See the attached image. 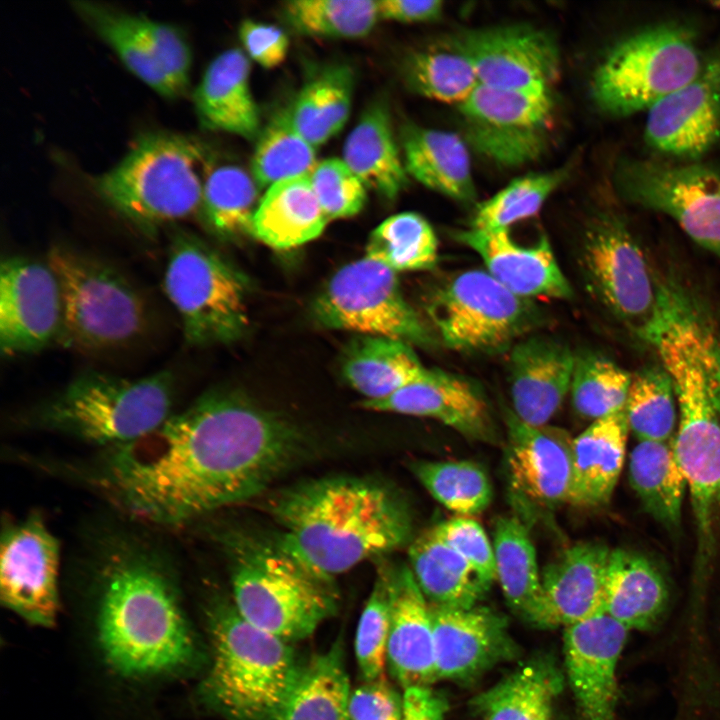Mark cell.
<instances>
[{"mask_svg":"<svg viewBox=\"0 0 720 720\" xmlns=\"http://www.w3.org/2000/svg\"><path fill=\"white\" fill-rule=\"evenodd\" d=\"M307 448L288 419L214 389L138 440L39 466L87 488L122 517L178 528L261 493Z\"/></svg>","mask_w":720,"mask_h":720,"instance_id":"cell-1","label":"cell"},{"mask_svg":"<svg viewBox=\"0 0 720 720\" xmlns=\"http://www.w3.org/2000/svg\"><path fill=\"white\" fill-rule=\"evenodd\" d=\"M145 526L122 517L87 527L73 561L96 593L106 659L129 676L177 669L196 653L177 561Z\"/></svg>","mask_w":720,"mask_h":720,"instance_id":"cell-2","label":"cell"},{"mask_svg":"<svg viewBox=\"0 0 720 720\" xmlns=\"http://www.w3.org/2000/svg\"><path fill=\"white\" fill-rule=\"evenodd\" d=\"M269 511L280 526L277 544L329 581L357 564L411 542L406 503L373 479L330 477L277 493Z\"/></svg>","mask_w":720,"mask_h":720,"instance_id":"cell-3","label":"cell"},{"mask_svg":"<svg viewBox=\"0 0 720 720\" xmlns=\"http://www.w3.org/2000/svg\"><path fill=\"white\" fill-rule=\"evenodd\" d=\"M648 344L674 386L675 451L706 554L720 503V336L693 298L677 294L665 303Z\"/></svg>","mask_w":720,"mask_h":720,"instance_id":"cell-4","label":"cell"},{"mask_svg":"<svg viewBox=\"0 0 720 720\" xmlns=\"http://www.w3.org/2000/svg\"><path fill=\"white\" fill-rule=\"evenodd\" d=\"M175 397L176 376L168 369L140 378L86 371L21 413L16 424L101 450L156 430L175 412Z\"/></svg>","mask_w":720,"mask_h":720,"instance_id":"cell-5","label":"cell"},{"mask_svg":"<svg viewBox=\"0 0 720 720\" xmlns=\"http://www.w3.org/2000/svg\"><path fill=\"white\" fill-rule=\"evenodd\" d=\"M212 160L208 146L194 136L146 132L93 185L109 207L152 235L164 224L199 212Z\"/></svg>","mask_w":720,"mask_h":720,"instance_id":"cell-6","label":"cell"},{"mask_svg":"<svg viewBox=\"0 0 720 720\" xmlns=\"http://www.w3.org/2000/svg\"><path fill=\"white\" fill-rule=\"evenodd\" d=\"M233 604L254 627L285 642L309 637L337 608L333 581L321 578L277 542L221 533Z\"/></svg>","mask_w":720,"mask_h":720,"instance_id":"cell-7","label":"cell"},{"mask_svg":"<svg viewBox=\"0 0 720 720\" xmlns=\"http://www.w3.org/2000/svg\"><path fill=\"white\" fill-rule=\"evenodd\" d=\"M208 616V702L231 720H282L301 667L289 643L248 623L233 602L214 601Z\"/></svg>","mask_w":720,"mask_h":720,"instance_id":"cell-8","label":"cell"},{"mask_svg":"<svg viewBox=\"0 0 720 720\" xmlns=\"http://www.w3.org/2000/svg\"><path fill=\"white\" fill-rule=\"evenodd\" d=\"M47 264L60 290L61 344L87 353L107 352L146 334L147 303L116 267L64 245L50 249Z\"/></svg>","mask_w":720,"mask_h":720,"instance_id":"cell-9","label":"cell"},{"mask_svg":"<svg viewBox=\"0 0 720 720\" xmlns=\"http://www.w3.org/2000/svg\"><path fill=\"white\" fill-rule=\"evenodd\" d=\"M164 290L191 347L228 344L248 330L247 284L241 273L196 235L172 234Z\"/></svg>","mask_w":720,"mask_h":720,"instance_id":"cell-10","label":"cell"},{"mask_svg":"<svg viewBox=\"0 0 720 720\" xmlns=\"http://www.w3.org/2000/svg\"><path fill=\"white\" fill-rule=\"evenodd\" d=\"M704 60L687 28H645L617 42L602 58L591 80L592 99L614 117L647 111L694 79Z\"/></svg>","mask_w":720,"mask_h":720,"instance_id":"cell-11","label":"cell"},{"mask_svg":"<svg viewBox=\"0 0 720 720\" xmlns=\"http://www.w3.org/2000/svg\"><path fill=\"white\" fill-rule=\"evenodd\" d=\"M426 311L447 347L471 353L504 350L539 320L530 299L481 269L465 270L437 285L427 297Z\"/></svg>","mask_w":720,"mask_h":720,"instance_id":"cell-12","label":"cell"},{"mask_svg":"<svg viewBox=\"0 0 720 720\" xmlns=\"http://www.w3.org/2000/svg\"><path fill=\"white\" fill-rule=\"evenodd\" d=\"M581 265L598 300L647 342L661 312L666 281L657 277L619 218L605 214L592 221L584 235Z\"/></svg>","mask_w":720,"mask_h":720,"instance_id":"cell-13","label":"cell"},{"mask_svg":"<svg viewBox=\"0 0 720 720\" xmlns=\"http://www.w3.org/2000/svg\"><path fill=\"white\" fill-rule=\"evenodd\" d=\"M314 320L327 329L382 336L428 346L432 335L407 302L397 273L366 256L341 267L312 305Z\"/></svg>","mask_w":720,"mask_h":720,"instance_id":"cell-14","label":"cell"},{"mask_svg":"<svg viewBox=\"0 0 720 720\" xmlns=\"http://www.w3.org/2000/svg\"><path fill=\"white\" fill-rule=\"evenodd\" d=\"M617 184L635 205L665 214L720 259V172L699 163L625 161Z\"/></svg>","mask_w":720,"mask_h":720,"instance_id":"cell-15","label":"cell"},{"mask_svg":"<svg viewBox=\"0 0 720 720\" xmlns=\"http://www.w3.org/2000/svg\"><path fill=\"white\" fill-rule=\"evenodd\" d=\"M458 108L466 142L487 159L519 166L544 152L554 114L551 88L504 90L479 84Z\"/></svg>","mask_w":720,"mask_h":720,"instance_id":"cell-16","label":"cell"},{"mask_svg":"<svg viewBox=\"0 0 720 720\" xmlns=\"http://www.w3.org/2000/svg\"><path fill=\"white\" fill-rule=\"evenodd\" d=\"M72 7L126 68L155 92L174 98L186 91L191 51L177 27L93 1H73Z\"/></svg>","mask_w":720,"mask_h":720,"instance_id":"cell-17","label":"cell"},{"mask_svg":"<svg viewBox=\"0 0 720 720\" xmlns=\"http://www.w3.org/2000/svg\"><path fill=\"white\" fill-rule=\"evenodd\" d=\"M61 545L39 511L2 520L0 600L27 622L52 627L60 608Z\"/></svg>","mask_w":720,"mask_h":720,"instance_id":"cell-18","label":"cell"},{"mask_svg":"<svg viewBox=\"0 0 720 720\" xmlns=\"http://www.w3.org/2000/svg\"><path fill=\"white\" fill-rule=\"evenodd\" d=\"M471 61L479 84L504 90L551 88L560 55L552 36L528 25L462 32L450 40Z\"/></svg>","mask_w":720,"mask_h":720,"instance_id":"cell-19","label":"cell"},{"mask_svg":"<svg viewBox=\"0 0 720 720\" xmlns=\"http://www.w3.org/2000/svg\"><path fill=\"white\" fill-rule=\"evenodd\" d=\"M61 296L48 264L12 256L0 268V350L17 356L38 352L58 341Z\"/></svg>","mask_w":720,"mask_h":720,"instance_id":"cell-20","label":"cell"},{"mask_svg":"<svg viewBox=\"0 0 720 720\" xmlns=\"http://www.w3.org/2000/svg\"><path fill=\"white\" fill-rule=\"evenodd\" d=\"M646 143L675 157L694 159L720 138V56L704 60L697 76L647 110Z\"/></svg>","mask_w":720,"mask_h":720,"instance_id":"cell-21","label":"cell"},{"mask_svg":"<svg viewBox=\"0 0 720 720\" xmlns=\"http://www.w3.org/2000/svg\"><path fill=\"white\" fill-rule=\"evenodd\" d=\"M628 632L605 612L565 626L566 672L584 720H616V671Z\"/></svg>","mask_w":720,"mask_h":720,"instance_id":"cell-22","label":"cell"},{"mask_svg":"<svg viewBox=\"0 0 720 720\" xmlns=\"http://www.w3.org/2000/svg\"><path fill=\"white\" fill-rule=\"evenodd\" d=\"M430 614L438 680L471 681L516 654L506 619L488 607L430 605Z\"/></svg>","mask_w":720,"mask_h":720,"instance_id":"cell-23","label":"cell"},{"mask_svg":"<svg viewBox=\"0 0 720 720\" xmlns=\"http://www.w3.org/2000/svg\"><path fill=\"white\" fill-rule=\"evenodd\" d=\"M506 460L513 490L542 507L567 503L573 469L574 438L564 429L531 425L506 409Z\"/></svg>","mask_w":720,"mask_h":720,"instance_id":"cell-24","label":"cell"},{"mask_svg":"<svg viewBox=\"0 0 720 720\" xmlns=\"http://www.w3.org/2000/svg\"><path fill=\"white\" fill-rule=\"evenodd\" d=\"M362 407L429 417L463 436L491 442L495 430L488 406L479 390L466 378L441 369H427L421 377L378 400H364Z\"/></svg>","mask_w":720,"mask_h":720,"instance_id":"cell-25","label":"cell"},{"mask_svg":"<svg viewBox=\"0 0 720 720\" xmlns=\"http://www.w3.org/2000/svg\"><path fill=\"white\" fill-rule=\"evenodd\" d=\"M388 580L390 673L403 689L429 686L438 680L429 602L409 566H388Z\"/></svg>","mask_w":720,"mask_h":720,"instance_id":"cell-26","label":"cell"},{"mask_svg":"<svg viewBox=\"0 0 720 720\" xmlns=\"http://www.w3.org/2000/svg\"><path fill=\"white\" fill-rule=\"evenodd\" d=\"M574 362L570 348L551 337L514 343L508 357L512 412L525 423L548 424L570 392Z\"/></svg>","mask_w":720,"mask_h":720,"instance_id":"cell-27","label":"cell"},{"mask_svg":"<svg viewBox=\"0 0 720 720\" xmlns=\"http://www.w3.org/2000/svg\"><path fill=\"white\" fill-rule=\"evenodd\" d=\"M457 238L480 256L496 281L519 297L567 299L572 295L545 236L524 246L512 238L509 228H470L458 233Z\"/></svg>","mask_w":720,"mask_h":720,"instance_id":"cell-28","label":"cell"},{"mask_svg":"<svg viewBox=\"0 0 720 720\" xmlns=\"http://www.w3.org/2000/svg\"><path fill=\"white\" fill-rule=\"evenodd\" d=\"M611 551L599 542L576 543L543 568L546 628L568 626L604 612Z\"/></svg>","mask_w":720,"mask_h":720,"instance_id":"cell-29","label":"cell"},{"mask_svg":"<svg viewBox=\"0 0 720 720\" xmlns=\"http://www.w3.org/2000/svg\"><path fill=\"white\" fill-rule=\"evenodd\" d=\"M193 101L200 122L208 129L247 140L257 138L262 130L250 87V62L240 49H227L209 63Z\"/></svg>","mask_w":720,"mask_h":720,"instance_id":"cell-30","label":"cell"},{"mask_svg":"<svg viewBox=\"0 0 720 720\" xmlns=\"http://www.w3.org/2000/svg\"><path fill=\"white\" fill-rule=\"evenodd\" d=\"M629 431L623 409L594 420L574 438L568 504L596 507L610 500L623 467Z\"/></svg>","mask_w":720,"mask_h":720,"instance_id":"cell-31","label":"cell"},{"mask_svg":"<svg viewBox=\"0 0 720 720\" xmlns=\"http://www.w3.org/2000/svg\"><path fill=\"white\" fill-rule=\"evenodd\" d=\"M408 176L425 187L461 202L476 197L466 140L456 133L408 125L402 134Z\"/></svg>","mask_w":720,"mask_h":720,"instance_id":"cell-32","label":"cell"},{"mask_svg":"<svg viewBox=\"0 0 720 720\" xmlns=\"http://www.w3.org/2000/svg\"><path fill=\"white\" fill-rule=\"evenodd\" d=\"M669 601L664 577L643 555L611 551L604 612L628 630L647 631L659 622Z\"/></svg>","mask_w":720,"mask_h":720,"instance_id":"cell-33","label":"cell"},{"mask_svg":"<svg viewBox=\"0 0 720 720\" xmlns=\"http://www.w3.org/2000/svg\"><path fill=\"white\" fill-rule=\"evenodd\" d=\"M328 222L309 175H304L267 188L253 218L252 235L269 247L290 249L318 238Z\"/></svg>","mask_w":720,"mask_h":720,"instance_id":"cell-34","label":"cell"},{"mask_svg":"<svg viewBox=\"0 0 720 720\" xmlns=\"http://www.w3.org/2000/svg\"><path fill=\"white\" fill-rule=\"evenodd\" d=\"M343 160L367 188L387 200L406 188L408 174L385 104L375 102L363 111L346 138Z\"/></svg>","mask_w":720,"mask_h":720,"instance_id":"cell-35","label":"cell"},{"mask_svg":"<svg viewBox=\"0 0 720 720\" xmlns=\"http://www.w3.org/2000/svg\"><path fill=\"white\" fill-rule=\"evenodd\" d=\"M408 555L409 567L430 605L470 608L490 588L431 528L410 542Z\"/></svg>","mask_w":720,"mask_h":720,"instance_id":"cell-36","label":"cell"},{"mask_svg":"<svg viewBox=\"0 0 720 720\" xmlns=\"http://www.w3.org/2000/svg\"><path fill=\"white\" fill-rule=\"evenodd\" d=\"M492 545L496 580L507 603L529 623L546 628L541 572L526 527L515 517H499Z\"/></svg>","mask_w":720,"mask_h":720,"instance_id":"cell-37","label":"cell"},{"mask_svg":"<svg viewBox=\"0 0 720 720\" xmlns=\"http://www.w3.org/2000/svg\"><path fill=\"white\" fill-rule=\"evenodd\" d=\"M413 346L401 340L361 335L348 346L343 376L365 400L385 398L423 375Z\"/></svg>","mask_w":720,"mask_h":720,"instance_id":"cell-38","label":"cell"},{"mask_svg":"<svg viewBox=\"0 0 720 720\" xmlns=\"http://www.w3.org/2000/svg\"><path fill=\"white\" fill-rule=\"evenodd\" d=\"M562 683L556 666L537 658L477 695L472 703L484 720H550Z\"/></svg>","mask_w":720,"mask_h":720,"instance_id":"cell-39","label":"cell"},{"mask_svg":"<svg viewBox=\"0 0 720 720\" xmlns=\"http://www.w3.org/2000/svg\"><path fill=\"white\" fill-rule=\"evenodd\" d=\"M674 438L641 440L629 456L630 484L655 520L673 528L681 520L687 480L677 459Z\"/></svg>","mask_w":720,"mask_h":720,"instance_id":"cell-40","label":"cell"},{"mask_svg":"<svg viewBox=\"0 0 720 720\" xmlns=\"http://www.w3.org/2000/svg\"><path fill=\"white\" fill-rule=\"evenodd\" d=\"M350 695L343 646L338 640L301 665L282 720H350Z\"/></svg>","mask_w":720,"mask_h":720,"instance_id":"cell-41","label":"cell"},{"mask_svg":"<svg viewBox=\"0 0 720 720\" xmlns=\"http://www.w3.org/2000/svg\"><path fill=\"white\" fill-rule=\"evenodd\" d=\"M260 189L240 166L213 165L205 179L199 210L205 225L226 240L252 235Z\"/></svg>","mask_w":720,"mask_h":720,"instance_id":"cell-42","label":"cell"},{"mask_svg":"<svg viewBox=\"0 0 720 720\" xmlns=\"http://www.w3.org/2000/svg\"><path fill=\"white\" fill-rule=\"evenodd\" d=\"M365 256L391 270L432 269L438 259V240L430 223L415 212L394 214L369 235Z\"/></svg>","mask_w":720,"mask_h":720,"instance_id":"cell-43","label":"cell"},{"mask_svg":"<svg viewBox=\"0 0 720 720\" xmlns=\"http://www.w3.org/2000/svg\"><path fill=\"white\" fill-rule=\"evenodd\" d=\"M403 72L413 91L445 103L460 105L479 85L473 64L451 41L442 48L414 52Z\"/></svg>","mask_w":720,"mask_h":720,"instance_id":"cell-44","label":"cell"},{"mask_svg":"<svg viewBox=\"0 0 720 720\" xmlns=\"http://www.w3.org/2000/svg\"><path fill=\"white\" fill-rule=\"evenodd\" d=\"M316 164V148L295 129L289 111L283 110L257 137L251 175L261 189L268 188L282 180L309 175Z\"/></svg>","mask_w":720,"mask_h":720,"instance_id":"cell-45","label":"cell"},{"mask_svg":"<svg viewBox=\"0 0 720 720\" xmlns=\"http://www.w3.org/2000/svg\"><path fill=\"white\" fill-rule=\"evenodd\" d=\"M629 430L638 441H666L675 437L678 407L673 383L660 365L632 375L624 407Z\"/></svg>","mask_w":720,"mask_h":720,"instance_id":"cell-46","label":"cell"},{"mask_svg":"<svg viewBox=\"0 0 720 720\" xmlns=\"http://www.w3.org/2000/svg\"><path fill=\"white\" fill-rule=\"evenodd\" d=\"M282 15L298 33L348 39L366 36L380 19L372 0H294Z\"/></svg>","mask_w":720,"mask_h":720,"instance_id":"cell-47","label":"cell"},{"mask_svg":"<svg viewBox=\"0 0 720 720\" xmlns=\"http://www.w3.org/2000/svg\"><path fill=\"white\" fill-rule=\"evenodd\" d=\"M412 471L431 496L457 516L472 517L491 503L490 480L472 461H420Z\"/></svg>","mask_w":720,"mask_h":720,"instance_id":"cell-48","label":"cell"},{"mask_svg":"<svg viewBox=\"0 0 720 720\" xmlns=\"http://www.w3.org/2000/svg\"><path fill=\"white\" fill-rule=\"evenodd\" d=\"M632 375L599 354L575 355L570 394L575 411L597 420L624 409Z\"/></svg>","mask_w":720,"mask_h":720,"instance_id":"cell-49","label":"cell"},{"mask_svg":"<svg viewBox=\"0 0 720 720\" xmlns=\"http://www.w3.org/2000/svg\"><path fill=\"white\" fill-rule=\"evenodd\" d=\"M568 176V168L532 173L511 181L495 195L480 203L471 229L493 230L536 215L549 196Z\"/></svg>","mask_w":720,"mask_h":720,"instance_id":"cell-50","label":"cell"},{"mask_svg":"<svg viewBox=\"0 0 720 720\" xmlns=\"http://www.w3.org/2000/svg\"><path fill=\"white\" fill-rule=\"evenodd\" d=\"M372 591L360 616L355 653L364 682L385 677L390 629L388 566L379 567Z\"/></svg>","mask_w":720,"mask_h":720,"instance_id":"cell-51","label":"cell"},{"mask_svg":"<svg viewBox=\"0 0 720 720\" xmlns=\"http://www.w3.org/2000/svg\"><path fill=\"white\" fill-rule=\"evenodd\" d=\"M309 178L329 221L355 216L364 208L368 188L343 159L317 162Z\"/></svg>","mask_w":720,"mask_h":720,"instance_id":"cell-52","label":"cell"},{"mask_svg":"<svg viewBox=\"0 0 720 720\" xmlns=\"http://www.w3.org/2000/svg\"><path fill=\"white\" fill-rule=\"evenodd\" d=\"M431 529L438 538L459 553L479 578L491 587L496 580L493 545L476 520L468 516H455Z\"/></svg>","mask_w":720,"mask_h":720,"instance_id":"cell-53","label":"cell"},{"mask_svg":"<svg viewBox=\"0 0 720 720\" xmlns=\"http://www.w3.org/2000/svg\"><path fill=\"white\" fill-rule=\"evenodd\" d=\"M320 93V102L332 135L338 134L349 119L353 72L345 64H334L324 68L315 76Z\"/></svg>","mask_w":720,"mask_h":720,"instance_id":"cell-54","label":"cell"},{"mask_svg":"<svg viewBox=\"0 0 720 720\" xmlns=\"http://www.w3.org/2000/svg\"><path fill=\"white\" fill-rule=\"evenodd\" d=\"M402 707L403 696L383 677L351 691L350 720H401Z\"/></svg>","mask_w":720,"mask_h":720,"instance_id":"cell-55","label":"cell"},{"mask_svg":"<svg viewBox=\"0 0 720 720\" xmlns=\"http://www.w3.org/2000/svg\"><path fill=\"white\" fill-rule=\"evenodd\" d=\"M239 38L246 55L264 68H274L286 58L289 39L275 25L246 19L239 27Z\"/></svg>","mask_w":720,"mask_h":720,"instance_id":"cell-56","label":"cell"},{"mask_svg":"<svg viewBox=\"0 0 720 720\" xmlns=\"http://www.w3.org/2000/svg\"><path fill=\"white\" fill-rule=\"evenodd\" d=\"M288 111L295 129L315 148L333 137L322 110L315 76L300 90Z\"/></svg>","mask_w":720,"mask_h":720,"instance_id":"cell-57","label":"cell"},{"mask_svg":"<svg viewBox=\"0 0 720 720\" xmlns=\"http://www.w3.org/2000/svg\"><path fill=\"white\" fill-rule=\"evenodd\" d=\"M401 720H443L448 701L429 686L404 689Z\"/></svg>","mask_w":720,"mask_h":720,"instance_id":"cell-58","label":"cell"},{"mask_svg":"<svg viewBox=\"0 0 720 720\" xmlns=\"http://www.w3.org/2000/svg\"><path fill=\"white\" fill-rule=\"evenodd\" d=\"M377 5L380 18L404 23L432 21L443 11L439 0H381Z\"/></svg>","mask_w":720,"mask_h":720,"instance_id":"cell-59","label":"cell"}]
</instances>
